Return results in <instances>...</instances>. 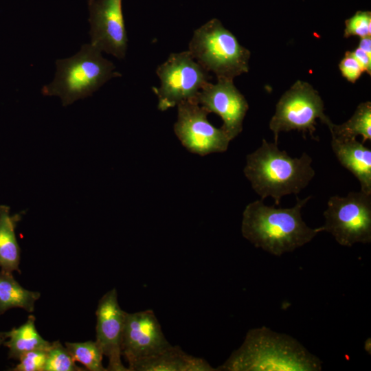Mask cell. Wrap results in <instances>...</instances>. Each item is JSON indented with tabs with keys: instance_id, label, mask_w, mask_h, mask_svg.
Masks as SVG:
<instances>
[{
	"instance_id": "6da1fadb",
	"label": "cell",
	"mask_w": 371,
	"mask_h": 371,
	"mask_svg": "<svg viewBox=\"0 0 371 371\" xmlns=\"http://www.w3.org/2000/svg\"><path fill=\"white\" fill-rule=\"evenodd\" d=\"M322 365L294 337L261 326L249 330L241 346L216 370L319 371Z\"/></svg>"
},
{
	"instance_id": "7a4b0ae2",
	"label": "cell",
	"mask_w": 371,
	"mask_h": 371,
	"mask_svg": "<svg viewBox=\"0 0 371 371\" xmlns=\"http://www.w3.org/2000/svg\"><path fill=\"white\" fill-rule=\"evenodd\" d=\"M311 198L296 197L295 205L288 208L268 206L262 199L249 203L243 212V236L256 247L276 256L304 246L319 233L302 217V209Z\"/></svg>"
},
{
	"instance_id": "3957f363",
	"label": "cell",
	"mask_w": 371,
	"mask_h": 371,
	"mask_svg": "<svg viewBox=\"0 0 371 371\" xmlns=\"http://www.w3.org/2000/svg\"><path fill=\"white\" fill-rule=\"evenodd\" d=\"M312 161L306 153L293 158L278 144L263 139L261 146L247 155L243 172L262 200L271 197L279 205L283 196L298 194L313 179Z\"/></svg>"
},
{
	"instance_id": "277c9868",
	"label": "cell",
	"mask_w": 371,
	"mask_h": 371,
	"mask_svg": "<svg viewBox=\"0 0 371 371\" xmlns=\"http://www.w3.org/2000/svg\"><path fill=\"white\" fill-rule=\"evenodd\" d=\"M101 53L91 43L85 44L74 56L57 60L54 79L42 88V93L58 96L66 106L91 95L111 78L121 76L113 63Z\"/></svg>"
},
{
	"instance_id": "5b68a950",
	"label": "cell",
	"mask_w": 371,
	"mask_h": 371,
	"mask_svg": "<svg viewBox=\"0 0 371 371\" xmlns=\"http://www.w3.org/2000/svg\"><path fill=\"white\" fill-rule=\"evenodd\" d=\"M188 51L217 80H233L249 71L250 52L217 19H212L194 30Z\"/></svg>"
},
{
	"instance_id": "8992f818",
	"label": "cell",
	"mask_w": 371,
	"mask_h": 371,
	"mask_svg": "<svg viewBox=\"0 0 371 371\" xmlns=\"http://www.w3.org/2000/svg\"><path fill=\"white\" fill-rule=\"evenodd\" d=\"M324 224L318 232L330 233L341 246L371 242V194L350 192L329 198L324 212Z\"/></svg>"
},
{
	"instance_id": "52a82bcc",
	"label": "cell",
	"mask_w": 371,
	"mask_h": 371,
	"mask_svg": "<svg viewBox=\"0 0 371 371\" xmlns=\"http://www.w3.org/2000/svg\"><path fill=\"white\" fill-rule=\"evenodd\" d=\"M324 102L319 93L308 82L297 80L280 98L269 122L274 142L279 134L293 130L308 133L315 138L316 120L328 126L332 122L324 113Z\"/></svg>"
},
{
	"instance_id": "ba28073f",
	"label": "cell",
	"mask_w": 371,
	"mask_h": 371,
	"mask_svg": "<svg viewBox=\"0 0 371 371\" xmlns=\"http://www.w3.org/2000/svg\"><path fill=\"white\" fill-rule=\"evenodd\" d=\"M208 73L188 50L170 54L156 70L161 82L159 87H153L158 100L157 109L165 111L183 101L195 100L210 82Z\"/></svg>"
},
{
	"instance_id": "9c48e42d",
	"label": "cell",
	"mask_w": 371,
	"mask_h": 371,
	"mask_svg": "<svg viewBox=\"0 0 371 371\" xmlns=\"http://www.w3.org/2000/svg\"><path fill=\"white\" fill-rule=\"evenodd\" d=\"M177 106L174 133L187 150L205 156L227 150L231 139L221 127L210 122V113L195 100L183 101Z\"/></svg>"
},
{
	"instance_id": "30bf717a",
	"label": "cell",
	"mask_w": 371,
	"mask_h": 371,
	"mask_svg": "<svg viewBox=\"0 0 371 371\" xmlns=\"http://www.w3.org/2000/svg\"><path fill=\"white\" fill-rule=\"evenodd\" d=\"M91 44L118 59L124 58L128 38L122 0H89Z\"/></svg>"
},
{
	"instance_id": "8fae6325",
	"label": "cell",
	"mask_w": 371,
	"mask_h": 371,
	"mask_svg": "<svg viewBox=\"0 0 371 371\" xmlns=\"http://www.w3.org/2000/svg\"><path fill=\"white\" fill-rule=\"evenodd\" d=\"M171 344L153 310L126 313L122 339V356L128 363L154 356Z\"/></svg>"
},
{
	"instance_id": "7c38bea8",
	"label": "cell",
	"mask_w": 371,
	"mask_h": 371,
	"mask_svg": "<svg viewBox=\"0 0 371 371\" xmlns=\"http://www.w3.org/2000/svg\"><path fill=\"white\" fill-rule=\"evenodd\" d=\"M195 100L210 113H214L223 120L221 128L232 140L243 131V122L249 104L233 80H217L205 85Z\"/></svg>"
},
{
	"instance_id": "4fadbf2b",
	"label": "cell",
	"mask_w": 371,
	"mask_h": 371,
	"mask_svg": "<svg viewBox=\"0 0 371 371\" xmlns=\"http://www.w3.org/2000/svg\"><path fill=\"white\" fill-rule=\"evenodd\" d=\"M95 315V341L103 355L109 359L107 371H129L121 360L126 312L118 303L117 293L115 288L107 291L100 298Z\"/></svg>"
},
{
	"instance_id": "5bb4252c",
	"label": "cell",
	"mask_w": 371,
	"mask_h": 371,
	"mask_svg": "<svg viewBox=\"0 0 371 371\" xmlns=\"http://www.w3.org/2000/svg\"><path fill=\"white\" fill-rule=\"evenodd\" d=\"M330 144L340 164L359 180L361 191L371 194V150L356 138L332 137Z\"/></svg>"
},
{
	"instance_id": "9a60e30c",
	"label": "cell",
	"mask_w": 371,
	"mask_h": 371,
	"mask_svg": "<svg viewBox=\"0 0 371 371\" xmlns=\"http://www.w3.org/2000/svg\"><path fill=\"white\" fill-rule=\"evenodd\" d=\"M129 371H215L206 360L185 352L179 346L170 345L161 352L139 361Z\"/></svg>"
},
{
	"instance_id": "2e32d148",
	"label": "cell",
	"mask_w": 371,
	"mask_h": 371,
	"mask_svg": "<svg viewBox=\"0 0 371 371\" xmlns=\"http://www.w3.org/2000/svg\"><path fill=\"white\" fill-rule=\"evenodd\" d=\"M21 217V214L11 215L9 206L0 205V268L10 273H21V249L15 229Z\"/></svg>"
},
{
	"instance_id": "e0dca14e",
	"label": "cell",
	"mask_w": 371,
	"mask_h": 371,
	"mask_svg": "<svg viewBox=\"0 0 371 371\" xmlns=\"http://www.w3.org/2000/svg\"><path fill=\"white\" fill-rule=\"evenodd\" d=\"M35 321L36 317L30 315L19 327L2 332L6 338L3 345L8 348L9 359L19 360L31 350L49 346L51 342L45 340L37 331Z\"/></svg>"
},
{
	"instance_id": "ac0fdd59",
	"label": "cell",
	"mask_w": 371,
	"mask_h": 371,
	"mask_svg": "<svg viewBox=\"0 0 371 371\" xmlns=\"http://www.w3.org/2000/svg\"><path fill=\"white\" fill-rule=\"evenodd\" d=\"M41 293L23 288L12 273L0 271V315L13 308H21L28 313L34 310Z\"/></svg>"
},
{
	"instance_id": "d6986e66",
	"label": "cell",
	"mask_w": 371,
	"mask_h": 371,
	"mask_svg": "<svg viewBox=\"0 0 371 371\" xmlns=\"http://www.w3.org/2000/svg\"><path fill=\"white\" fill-rule=\"evenodd\" d=\"M332 137L347 139L361 135L362 143L371 140V102L359 104L352 117L341 124L331 122L328 126Z\"/></svg>"
},
{
	"instance_id": "ffe728a7",
	"label": "cell",
	"mask_w": 371,
	"mask_h": 371,
	"mask_svg": "<svg viewBox=\"0 0 371 371\" xmlns=\"http://www.w3.org/2000/svg\"><path fill=\"white\" fill-rule=\"evenodd\" d=\"M75 361L80 362L86 370L107 371L102 365L103 353L95 341L65 342Z\"/></svg>"
},
{
	"instance_id": "44dd1931",
	"label": "cell",
	"mask_w": 371,
	"mask_h": 371,
	"mask_svg": "<svg viewBox=\"0 0 371 371\" xmlns=\"http://www.w3.org/2000/svg\"><path fill=\"white\" fill-rule=\"evenodd\" d=\"M76 364L71 355L59 341L51 342L47 350L44 371H85Z\"/></svg>"
},
{
	"instance_id": "7402d4cb",
	"label": "cell",
	"mask_w": 371,
	"mask_h": 371,
	"mask_svg": "<svg viewBox=\"0 0 371 371\" xmlns=\"http://www.w3.org/2000/svg\"><path fill=\"white\" fill-rule=\"evenodd\" d=\"M371 37V12L358 11L346 20L344 36Z\"/></svg>"
},
{
	"instance_id": "603a6c76",
	"label": "cell",
	"mask_w": 371,
	"mask_h": 371,
	"mask_svg": "<svg viewBox=\"0 0 371 371\" xmlns=\"http://www.w3.org/2000/svg\"><path fill=\"white\" fill-rule=\"evenodd\" d=\"M49 347L34 349L24 354L19 359V363L10 370L44 371Z\"/></svg>"
},
{
	"instance_id": "cb8c5ba5",
	"label": "cell",
	"mask_w": 371,
	"mask_h": 371,
	"mask_svg": "<svg viewBox=\"0 0 371 371\" xmlns=\"http://www.w3.org/2000/svg\"><path fill=\"white\" fill-rule=\"evenodd\" d=\"M341 75L349 82H355L362 75L363 70L351 52H346L339 65Z\"/></svg>"
},
{
	"instance_id": "d4e9b609",
	"label": "cell",
	"mask_w": 371,
	"mask_h": 371,
	"mask_svg": "<svg viewBox=\"0 0 371 371\" xmlns=\"http://www.w3.org/2000/svg\"><path fill=\"white\" fill-rule=\"evenodd\" d=\"M352 56L359 63L363 71L369 75L371 74V57L365 53L359 47L351 52Z\"/></svg>"
},
{
	"instance_id": "484cf974",
	"label": "cell",
	"mask_w": 371,
	"mask_h": 371,
	"mask_svg": "<svg viewBox=\"0 0 371 371\" xmlns=\"http://www.w3.org/2000/svg\"><path fill=\"white\" fill-rule=\"evenodd\" d=\"M359 47L371 57V37L361 38Z\"/></svg>"
},
{
	"instance_id": "4316f807",
	"label": "cell",
	"mask_w": 371,
	"mask_h": 371,
	"mask_svg": "<svg viewBox=\"0 0 371 371\" xmlns=\"http://www.w3.org/2000/svg\"><path fill=\"white\" fill-rule=\"evenodd\" d=\"M364 350L370 355L371 353V339L370 337L368 338L363 344Z\"/></svg>"
},
{
	"instance_id": "83f0119b",
	"label": "cell",
	"mask_w": 371,
	"mask_h": 371,
	"mask_svg": "<svg viewBox=\"0 0 371 371\" xmlns=\"http://www.w3.org/2000/svg\"><path fill=\"white\" fill-rule=\"evenodd\" d=\"M6 339L5 337L2 332H0V346L3 345V343Z\"/></svg>"
}]
</instances>
